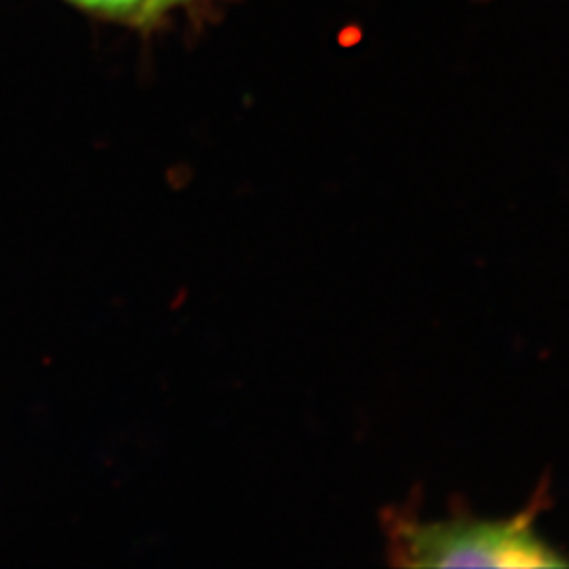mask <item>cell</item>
Instances as JSON below:
<instances>
[{
	"instance_id": "obj_2",
	"label": "cell",
	"mask_w": 569,
	"mask_h": 569,
	"mask_svg": "<svg viewBox=\"0 0 569 569\" xmlns=\"http://www.w3.org/2000/svg\"><path fill=\"white\" fill-rule=\"evenodd\" d=\"M93 20L114 23L136 32H159L180 16L199 11L203 0H63Z\"/></svg>"
},
{
	"instance_id": "obj_1",
	"label": "cell",
	"mask_w": 569,
	"mask_h": 569,
	"mask_svg": "<svg viewBox=\"0 0 569 569\" xmlns=\"http://www.w3.org/2000/svg\"><path fill=\"white\" fill-rule=\"evenodd\" d=\"M549 486L507 519H481L465 505L449 517L422 519L418 500L382 512L388 559L401 568H563L569 559L536 529L549 507Z\"/></svg>"
}]
</instances>
